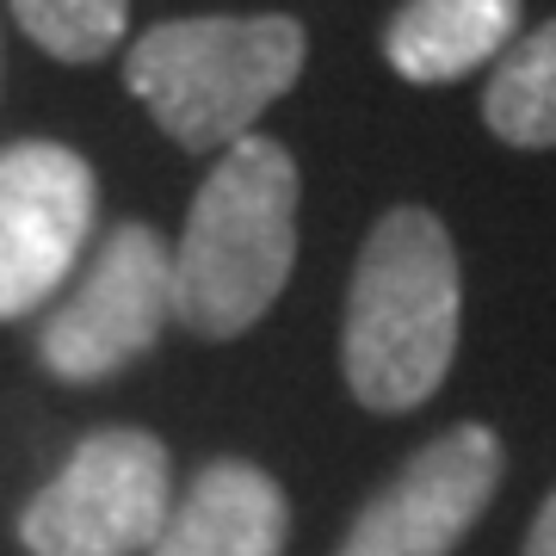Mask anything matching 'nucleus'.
I'll return each mask as SVG.
<instances>
[{"instance_id": "f257e3e1", "label": "nucleus", "mask_w": 556, "mask_h": 556, "mask_svg": "<svg viewBox=\"0 0 556 556\" xmlns=\"http://www.w3.org/2000/svg\"><path fill=\"white\" fill-rule=\"evenodd\" d=\"M464 334V266L452 229L427 204H396L358 248L346 316H340V378L371 415H408L433 396Z\"/></svg>"}, {"instance_id": "f8f14e48", "label": "nucleus", "mask_w": 556, "mask_h": 556, "mask_svg": "<svg viewBox=\"0 0 556 556\" xmlns=\"http://www.w3.org/2000/svg\"><path fill=\"white\" fill-rule=\"evenodd\" d=\"M519 556H556V489H551V501L538 507V519H532V532H526V544H519Z\"/></svg>"}, {"instance_id": "423d86ee", "label": "nucleus", "mask_w": 556, "mask_h": 556, "mask_svg": "<svg viewBox=\"0 0 556 556\" xmlns=\"http://www.w3.org/2000/svg\"><path fill=\"white\" fill-rule=\"evenodd\" d=\"M100 217V179L68 142L0 149V321H20L56 298Z\"/></svg>"}, {"instance_id": "9b49d317", "label": "nucleus", "mask_w": 556, "mask_h": 556, "mask_svg": "<svg viewBox=\"0 0 556 556\" xmlns=\"http://www.w3.org/2000/svg\"><path fill=\"white\" fill-rule=\"evenodd\" d=\"M7 7L25 38L56 62H100L130 31V0H7Z\"/></svg>"}, {"instance_id": "0eeeda50", "label": "nucleus", "mask_w": 556, "mask_h": 556, "mask_svg": "<svg viewBox=\"0 0 556 556\" xmlns=\"http://www.w3.org/2000/svg\"><path fill=\"white\" fill-rule=\"evenodd\" d=\"M501 464L507 452L495 427H445L358 507L334 556H452L495 501Z\"/></svg>"}, {"instance_id": "1a4fd4ad", "label": "nucleus", "mask_w": 556, "mask_h": 556, "mask_svg": "<svg viewBox=\"0 0 556 556\" xmlns=\"http://www.w3.org/2000/svg\"><path fill=\"white\" fill-rule=\"evenodd\" d=\"M519 0H402L383 25V62L415 87H445L507 56Z\"/></svg>"}, {"instance_id": "f03ea898", "label": "nucleus", "mask_w": 556, "mask_h": 556, "mask_svg": "<svg viewBox=\"0 0 556 556\" xmlns=\"http://www.w3.org/2000/svg\"><path fill=\"white\" fill-rule=\"evenodd\" d=\"M298 155L278 137L229 142L174 248V321L199 340L248 334L298 266Z\"/></svg>"}, {"instance_id": "7ed1b4c3", "label": "nucleus", "mask_w": 556, "mask_h": 556, "mask_svg": "<svg viewBox=\"0 0 556 556\" xmlns=\"http://www.w3.org/2000/svg\"><path fill=\"white\" fill-rule=\"evenodd\" d=\"M309 38L291 13H204L161 20L124 50V87L192 155L254 137L266 105L303 75Z\"/></svg>"}, {"instance_id": "39448f33", "label": "nucleus", "mask_w": 556, "mask_h": 556, "mask_svg": "<svg viewBox=\"0 0 556 556\" xmlns=\"http://www.w3.org/2000/svg\"><path fill=\"white\" fill-rule=\"evenodd\" d=\"M174 321V248L149 223H118L75 291L50 309L38 365L56 383H105L130 371Z\"/></svg>"}, {"instance_id": "6e6552de", "label": "nucleus", "mask_w": 556, "mask_h": 556, "mask_svg": "<svg viewBox=\"0 0 556 556\" xmlns=\"http://www.w3.org/2000/svg\"><path fill=\"white\" fill-rule=\"evenodd\" d=\"M291 501L273 470L248 457H217L174 495L149 556H285Z\"/></svg>"}, {"instance_id": "9d476101", "label": "nucleus", "mask_w": 556, "mask_h": 556, "mask_svg": "<svg viewBox=\"0 0 556 556\" xmlns=\"http://www.w3.org/2000/svg\"><path fill=\"white\" fill-rule=\"evenodd\" d=\"M482 124L507 149H556V20L507 43L482 87Z\"/></svg>"}, {"instance_id": "20e7f679", "label": "nucleus", "mask_w": 556, "mask_h": 556, "mask_svg": "<svg viewBox=\"0 0 556 556\" xmlns=\"http://www.w3.org/2000/svg\"><path fill=\"white\" fill-rule=\"evenodd\" d=\"M174 507V457L149 427H100L25 501L31 556H142Z\"/></svg>"}]
</instances>
